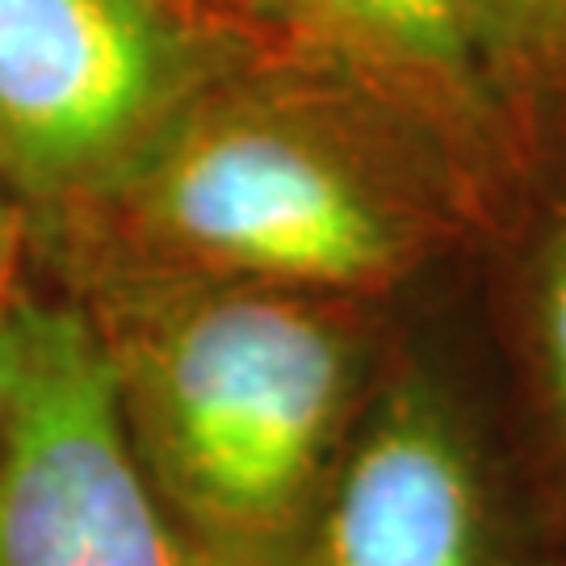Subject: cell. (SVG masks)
I'll list each match as a JSON object with an SVG mask.
<instances>
[{
  "label": "cell",
  "instance_id": "1",
  "mask_svg": "<svg viewBox=\"0 0 566 566\" xmlns=\"http://www.w3.org/2000/svg\"><path fill=\"white\" fill-rule=\"evenodd\" d=\"M122 416L185 542L294 566L353 382V344L311 294L143 264H72Z\"/></svg>",
  "mask_w": 566,
  "mask_h": 566
},
{
  "label": "cell",
  "instance_id": "2",
  "mask_svg": "<svg viewBox=\"0 0 566 566\" xmlns=\"http://www.w3.org/2000/svg\"><path fill=\"white\" fill-rule=\"evenodd\" d=\"M290 63H243L55 243L72 264H143L290 294L382 290L416 256V223L353 126L365 93Z\"/></svg>",
  "mask_w": 566,
  "mask_h": 566
},
{
  "label": "cell",
  "instance_id": "3",
  "mask_svg": "<svg viewBox=\"0 0 566 566\" xmlns=\"http://www.w3.org/2000/svg\"><path fill=\"white\" fill-rule=\"evenodd\" d=\"M252 63L198 0H0V181L34 248L81 223Z\"/></svg>",
  "mask_w": 566,
  "mask_h": 566
},
{
  "label": "cell",
  "instance_id": "4",
  "mask_svg": "<svg viewBox=\"0 0 566 566\" xmlns=\"http://www.w3.org/2000/svg\"><path fill=\"white\" fill-rule=\"evenodd\" d=\"M81 303L21 294L0 428V566H189Z\"/></svg>",
  "mask_w": 566,
  "mask_h": 566
},
{
  "label": "cell",
  "instance_id": "5",
  "mask_svg": "<svg viewBox=\"0 0 566 566\" xmlns=\"http://www.w3.org/2000/svg\"><path fill=\"white\" fill-rule=\"evenodd\" d=\"M294 566H491L470 449L428 390L374 416L315 504Z\"/></svg>",
  "mask_w": 566,
  "mask_h": 566
},
{
  "label": "cell",
  "instance_id": "6",
  "mask_svg": "<svg viewBox=\"0 0 566 566\" xmlns=\"http://www.w3.org/2000/svg\"><path fill=\"white\" fill-rule=\"evenodd\" d=\"M290 63L353 84L395 118L441 139L479 135L491 84L465 0H227Z\"/></svg>",
  "mask_w": 566,
  "mask_h": 566
},
{
  "label": "cell",
  "instance_id": "7",
  "mask_svg": "<svg viewBox=\"0 0 566 566\" xmlns=\"http://www.w3.org/2000/svg\"><path fill=\"white\" fill-rule=\"evenodd\" d=\"M465 21L491 93L566 84V0H465Z\"/></svg>",
  "mask_w": 566,
  "mask_h": 566
},
{
  "label": "cell",
  "instance_id": "8",
  "mask_svg": "<svg viewBox=\"0 0 566 566\" xmlns=\"http://www.w3.org/2000/svg\"><path fill=\"white\" fill-rule=\"evenodd\" d=\"M537 340L554 407L566 424V231L554 240L537 282Z\"/></svg>",
  "mask_w": 566,
  "mask_h": 566
},
{
  "label": "cell",
  "instance_id": "9",
  "mask_svg": "<svg viewBox=\"0 0 566 566\" xmlns=\"http://www.w3.org/2000/svg\"><path fill=\"white\" fill-rule=\"evenodd\" d=\"M30 252H34V223L0 181V290L4 294H21V269Z\"/></svg>",
  "mask_w": 566,
  "mask_h": 566
},
{
  "label": "cell",
  "instance_id": "10",
  "mask_svg": "<svg viewBox=\"0 0 566 566\" xmlns=\"http://www.w3.org/2000/svg\"><path fill=\"white\" fill-rule=\"evenodd\" d=\"M21 294H4L0 290V428H4V395H9V319H13V303H18Z\"/></svg>",
  "mask_w": 566,
  "mask_h": 566
},
{
  "label": "cell",
  "instance_id": "11",
  "mask_svg": "<svg viewBox=\"0 0 566 566\" xmlns=\"http://www.w3.org/2000/svg\"><path fill=\"white\" fill-rule=\"evenodd\" d=\"M189 566H243V563H231V558H219V554H206V549H193V558Z\"/></svg>",
  "mask_w": 566,
  "mask_h": 566
}]
</instances>
